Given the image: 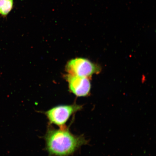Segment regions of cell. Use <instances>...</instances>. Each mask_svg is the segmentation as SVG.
I'll use <instances>...</instances> for the list:
<instances>
[{
    "mask_svg": "<svg viewBox=\"0 0 156 156\" xmlns=\"http://www.w3.org/2000/svg\"><path fill=\"white\" fill-rule=\"evenodd\" d=\"M44 138L48 156L71 155L88 142L83 136L74 135L68 127L56 129L50 124Z\"/></svg>",
    "mask_w": 156,
    "mask_h": 156,
    "instance_id": "cell-1",
    "label": "cell"
},
{
    "mask_svg": "<svg viewBox=\"0 0 156 156\" xmlns=\"http://www.w3.org/2000/svg\"><path fill=\"white\" fill-rule=\"evenodd\" d=\"M83 107L76 103L71 105H60L50 108L44 114L48 119L49 124H54L60 129L67 128L66 123L71 116L80 111Z\"/></svg>",
    "mask_w": 156,
    "mask_h": 156,
    "instance_id": "cell-2",
    "label": "cell"
},
{
    "mask_svg": "<svg viewBox=\"0 0 156 156\" xmlns=\"http://www.w3.org/2000/svg\"><path fill=\"white\" fill-rule=\"evenodd\" d=\"M66 69L69 75L88 78L99 73L101 68L86 58H77L68 62Z\"/></svg>",
    "mask_w": 156,
    "mask_h": 156,
    "instance_id": "cell-3",
    "label": "cell"
},
{
    "mask_svg": "<svg viewBox=\"0 0 156 156\" xmlns=\"http://www.w3.org/2000/svg\"><path fill=\"white\" fill-rule=\"evenodd\" d=\"M66 78L70 92L78 97H87L89 95L91 86L88 78L68 74Z\"/></svg>",
    "mask_w": 156,
    "mask_h": 156,
    "instance_id": "cell-4",
    "label": "cell"
},
{
    "mask_svg": "<svg viewBox=\"0 0 156 156\" xmlns=\"http://www.w3.org/2000/svg\"><path fill=\"white\" fill-rule=\"evenodd\" d=\"M13 0H0V14L7 16L13 8Z\"/></svg>",
    "mask_w": 156,
    "mask_h": 156,
    "instance_id": "cell-5",
    "label": "cell"
}]
</instances>
